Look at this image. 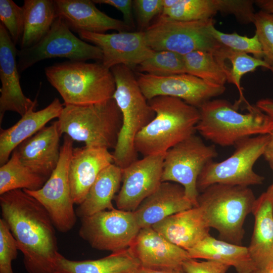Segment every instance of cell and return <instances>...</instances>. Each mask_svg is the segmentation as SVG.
I'll use <instances>...</instances> for the list:
<instances>
[{
  "mask_svg": "<svg viewBox=\"0 0 273 273\" xmlns=\"http://www.w3.org/2000/svg\"><path fill=\"white\" fill-rule=\"evenodd\" d=\"M122 169L112 163L99 174L85 199L75 210L82 218L99 212L114 209L112 200L120 187Z\"/></svg>",
  "mask_w": 273,
  "mask_h": 273,
  "instance_id": "27",
  "label": "cell"
},
{
  "mask_svg": "<svg viewBox=\"0 0 273 273\" xmlns=\"http://www.w3.org/2000/svg\"><path fill=\"white\" fill-rule=\"evenodd\" d=\"M268 142L265 147L263 156L268 162H273V131L269 134Z\"/></svg>",
  "mask_w": 273,
  "mask_h": 273,
  "instance_id": "43",
  "label": "cell"
},
{
  "mask_svg": "<svg viewBox=\"0 0 273 273\" xmlns=\"http://www.w3.org/2000/svg\"><path fill=\"white\" fill-rule=\"evenodd\" d=\"M218 58L223 63H225L226 60L231 63V67L228 69L227 82L234 84L238 89L239 99L234 104L238 109L242 102L248 103L241 86V80L245 74L254 71L258 67H263L269 69L273 74V67L263 59H257L246 53L235 52L223 47Z\"/></svg>",
  "mask_w": 273,
  "mask_h": 273,
  "instance_id": "32",
  "label": "cell"
},
{
  "mask_svg": "<svg viewBox=\"0 0 273 273\" xmlns=\"http://www.w3.org/2000/svg\"><path fill=\"white\" fill-rule=\"evenodd\" d=\"M140 72L155 76L186 73L184 56L169 51H155L138 67Z\"/></svg>",
  "mask_w": 273,
  "mask_h": 273,
  "instance_id": "34",
  "label": "cell"
},
{
  "mask_svg": "<svg viewBox=\"0 0 273 273\" xmlns=\"http://www.w3.org/2000/svg\"><path fill=\"white\" fill-rule=\"evenodd\" d=\"M217 154L214 145H206L194 134L164 154L162 181L181 185L187 198L196 207L200 194L197 188L198 177L204 166Z\"/></svg>",
  "mask_w": 273,
  "mask_h": 273,
  "instance_id": "11",
  "label": "cell"
},
{
  "mask_svg": "<svg viewBox=\"0 0 273 273\" xmlns=\"http://www.w3.org/2000/svg\"><path fill=\"white\" fill-rule=\"evenodd\" d=\"M221 11L222 0H177L160 16L178 21H198L212 19Z\"/></svg>",
  "mask_w": 273,
  "mask_h": 273,
  "instance_id": "33",
  "label": "cell"
},
{
  "mask_svg": "<svg viewBox=\"0 0 273 273\" xmlns=\"http://www.w3.org/2000/svg\"><path fill=\"white\" fill-rule=\"evenodd\" d=\"M177 0H162L163 10H167L174 6Z\"/></svg>",
  "mask_w": 273,
  "mask_h": 273,
  "instance_id": "46",
  "label": "cell"
},
{
  "mask_svg": "<svg viewBox=\"0 0 273 273\" xmlns=\"http://www.w3.org/2000/svg\"><path fill=\"white\" fill-rule=\"evenodd\" d=\"M57 17L61 18L71 30L105 33L108 30L118 32L131 30L123 22L101 11L93 1L55 0Z\"/></svg>",
  "mask_w": 273,
  "mask_h": 273,
  "instance_id": "20",
  "label": "cell"
},
{
  "mask_svg": "<svg viewBox=\"0 0 273 273\" xmlns=\"http://www.w3.org/2000/svg\"><path fill=\"white\" fill-rule=\"evenodd\" d=\"M252 213L254 225L248 250L256 270H269L273 267V199L266 192L256 199Z\"/></svg>",
  "mask_w": 273,
  "mask_h": 273,
  "instance_id": "25",
  "label": "cell"
},
{
  "mask_svg": "<svg viewBox=\"0 0 273 273\" xmlns=\"http://www.w3.org/2000/svg\"><path fill=\"white\" fill-rule=\"evenodd\" d=\"M95 4H106L112 6L121 12L123 22L130 29L134 28L131 0H93Z\"/></svg>",
  "mask_w": 273,
  "mask_h": 273,
  "instance_id": "41",
  "label": "cell"
},
{
  "mask_svg": "<svg viewBox=\"0 0 273 273\" xmlns=\"http://www.w3.org/2000/svg\"><path fill=\"white\" fill-rule=\"evenodd\" d=\"M16 241L7 224L0 219V273H14L12 261L17 257L18 250Z\"/></svg>",
  "mask_w": 273,
  "mask_h": 273,
  "instance_id": "38",
  "label": "cell"
},
{
  "mask_svg": "<svg viewBox=\"0 0 273 273\" xmlns=\"http://www.w3.org/2000/svg\"><path fill=\"white\" fill-rule=\"evenodd\" d=\"M188 252L190 258L224 263L234 267L237 273H254L257 270L248 247L217 240L211 235Z\"/></svg>",
  "mask_w": 273,
  "mask_h": 273,
  "instance_id": "26",
  "label": "cell"
},
{
  "mask_svg": "<svg viewBox=\"0 0 273 273\" xmlns=\"http://www.w3.org/2000/svg\"><path fill=\"white\" fill-rule=\"evenodd\" d=\"M270 167L273 171V162L269 163ZM267 194L273 199V183L268 188L267 190L266 191Z\"/></svg>",
  "mask_w": 273,
  "mask_h": 273,
  "instance_id": "47",
  "label": "cell"
},
{
  "mask_svg": "<svg viewBox=\"0 0 273 273\" xmlns=\"http://www.w3.org/2000/svg\"><path fill=\"white\" fill-rule=\"evenodd\" d=\"M15 44L4 26L0 23V123L5 113L12 111L23 116L32 108L36 100L32 101L23 94L17 66Z\"/></svg>",
  "mask_w": 273,
  "mask_h": 273,
  "instance_id": "17",
  "label": "cell"
},
{
  "mask_svg": "<svg viewBox=\"0 0 273 273\" xmlns=\"http://www.w3.org/2000/svg\"><path fill=\"white\" fill-rule=\"evenodd\" d=\"M254 273H270L269 270H256Z\"/></svg>",
  "mask_w": 273,
  "mask_h": 273,
  "instance_id": "48",
  "label": "cell"
},
{
  "mask_svg": "<svg viewBox=\"0 0 273 273\" xmlns=\"http://www.w3.org/2000/svg\"><path fill=\"white\" fill-rule=\"evenodd\" d=\"M213 19L183 21L160 16L144 31L149 46L155 51H169L184 56L196 51L216 54L223 47L209 32Z\"/></svg>",
  "mask_w": 273,
  "mask_h": 273,
  "instance_id": "9",
  "label": "cell"
},
{
  "mask_svg": "<svg viewBox=\"0 0 273 273\" xmlns=\"http://www.w3.org/2000/svg\"><path fill=\"white\" fill-rule=\"evenodd\" d=\"M256 198L248 187L216 184L199 194L197 206L202 210L210 228L220 240L242 245L247 215L252 212Z\"/></svg>",
  "mask_w": 273,
  "mask_h": 273,
  "instance_id": "6",
  "label": "cell"
},
{
  "mask_svg": "<svg viewBox=\"0 0 273 273\" xmlns=\"http://www.w3.org/2000/svg\"><path fill=\"white\" fill-rule=\"evenodd\" d=\"M116 89L113 98L122 114V125L113 153L114 164L124 169L138 160L134 143L137 134L154 118L131 68L118 65L112 67Z\"/></svg>",
  "mask_w": 273,
  "mask_h": 273,
  "instance_id": "4",
  "label": "cell"
},
{
  "mask_svg": "<svg viewBox=\"0 0 273 273\" xmlns=\"http://www.w3.org/2000/svg\"><path fill=\"white\" fill-rule=\"evenodd\" d=\"M112 163L113 155L108 149L85 146L73 148L69 176L74 204L79 205L82 203L100 173Z\"/></svg>",
  "mask_w": 273,
  "mask_h": 273,
  "instance_id": "21",
  "label": "cell"
},
{
  "mask_svg": "<svg viewBox=\"0 0 273 273\" xmlns=\"http://www.w3.org/2000/svg\"><path fill=\"white\" fill-rule=\"evenodd\" d=\"M64 108L60 100L55 98L46 107L37 111L32 108L13 126L1 128L0 165L5 164L10 155L23 142L31 137L51 120L58 118Z\"/></svg>",
  "mask_w": 273,
  "mask_h": 273,
  "instance_id": "24",
  "label": "cell"
},
{
  "mask_svg": "<svg viewBox=\"0 0 273 273\" xmlns=\"http://www.w3.org/2000/svg\"><path fill=\"white\" fill-rule=\"evenodd\" d=\"M270 273H273V267L269 270Z\"/></svg>",
  "mask_w": 273,
  "mask_h": 273,
  "instance_id": "49",
  "label": "cell"
},
{
  "mask_svg": "<svg viewBox=\"0 0 273 273\" xmlns=\"http://www.w3.org/2000/svg\"><path fill=\"white\" fill-rule=\"evenodd\" d=\"M256 106L273 121V100L272 99H260L257 102Z\"/></svg>",
  "mask_w": 273,
  "mask_h": 273,
  "instance_id": "42",
  "label": "cell"
},
{
  "mask_svg": "<svg viewBox=\"0 0 273 273\" xmlns=\"http://www.w3.org/2000/svg\"><path fill=\"white\" fill-rule=\"evenodd\" d=\"M148 101L155 115L137 134L134 143L136 151L144 157L164 154L197 131L198 108L168 96H158Z\"/></svg>",
  "mask_w": 273,
  "mask_h": 273,
  "instance_id": "2",
  "label": "cell"
},
{
  "mask_svg": "<svg viewBox=\"0 0 273 273\" xmlns=\"http://www.w3.org/2000/svg\"><path fill=\"white\" fill-rule=\"evenodd\" d=\"M82 40L99 48L101 62L109 69L123 65L131 69L139 66L155 53L149 46L144 31H121L98 33L87 31L77 33Z\"/></svg>",
  "mask_w": 273,
  "mask_h": 273,
  "instance_id": "15",
  "label": "cell"
},
{
  "mask_svg": "<svg viewBox=\"0 0 273 273\" xmlns=\"http://www.w3.org/2000/svg\"><path fill=\"white\" fill-rule=\"evenodd\" d=\"M0 20L13 42H21L24 30V15L22 7L12 0H0Z\"/></svg>",
  "mask_w": 273,
  "mask_h": 273,
  "instance_id": "36",
  "label": "cell"
},
{
  "mask_svg": "<svg viewBox=\"0 0 273 273\" xmlns=\"http://www.w3.org/2000/svg\"><path fill=\"white\" fill-rule=\"evenodd\" d=\"M186 73L208 83L224 86L228 80V68L214 53L196 51L184 56Z\"/></svg>",
  "mask_w": 273,
  "mask_h": 273,
  "instance_id": "31",
  "label": "cell"
},
{
  "mask_svg": "<svg viewBox=\"0 0 273 273\" xmlns=\"http://www.w3.org/2000/svg\"><path fill=\"white\" fill-rule=\"evenodd\" d=\"M47 179L24 165L14 150L9 160L0 167V195L18 189L38 190Z\"/></svg>",
  "mask_w": 273,
  "mask_h": 273,
  "instance_id": "30",
  "label": "cell"
},
{
  "mask_svg": "<svg viewBox=\"0 0 273 273\" xmlns=\"http://www.w3.org/2000/svg\"><path fill=\"white\" fill-rule=\"evenodd\" d=\"M61 135L55 121L23 142L15 150L24 165L48 179L59 161Z\"/></svg>",
  "mask_w": 273,
  "mask_h": 273,
  "instance_id": "19",
  "label": "cell"
},
{
  "mask_svg": "<svg viewBox=\"0 0 273 273\" xmlns=\"http://www.w3.org/2000/svg\"><path fill=\"white\" fill-rule=\"evenodd\" d=\"M193 207L181 185L164 181L133 212L139 227L142 229L151 227L171 215Z\"/></svg>",
  "mask_w": 273,
  "mask_h": 273,
  "instance_id": "22",
  "label": "cell"
},
{
  "mask_svg": "<svg viewBox=\"0 0 273 273\" xmlns=\"http://www.w3.org/2000/svg\"><path fill=\"white\" fill-rule=\"evenodd\" d=\"M209 32L217 42L225 48L235 52L251 54L257 59L263 58L261 46L255 33L253 36L249 37L236 32L224 33L215 27L214 22L210 25Z\"/></svg>",
  "mask_w": 273,
  "mask_h": 273,
  "instance_id": "35",
  "label": "cell"
},
{
  "mask_svg": "<svg viewBox=\"0 0 273 273\" xmlns=\"http://www.w3.org/2000/svg\"><path fill=\"white\" fill-rule=\"evenodd\" d=\"M253 23L261 46L263 59L273 67V14L260 10L255 14Z\"/></svg>",
  "mask_w": 273,
  "mask_h": 273,
  "instance_id": "37",
  "label": "cell"
},
{
  "mask_svg": "<svg viewBox=\"0 0 273 273\" xmlns=\"http://www.w3.org/2000/svg\"><path fill=\"white\" fill-rule=\"evenodd\" d=\"M133 7L141 31L149 26L151 20L163 10L162 0H134Z\"/></svg>",
  "mask_w": 273,
  "mask_h": 273,
  "instance_id": "39",
  "label": "cell"
},
{
  "mask_svg": "<svg viewBox=\"0 0 273 273\" xmlns=\"http://www.w3.org/2000/svg\"><path fill=\"white\" fill-rule=\"evenodd\" d=\"M73 141L65 135L59 162L41 189L36 191L23 190L44 207L56 230L61 233L71 230L77 219L69 176Z\"/></svg>",
  "mask_w": 273,
  "mask_h": 273,
  "instance_id": "10",
  "label": "cell"
},
{
  "mask_svg": "<svg viewBox=\"0 0 273 273\" xmlns=\"http://www.w3.org/2000/svg\"><path fill=\"white\" fill-rule=\"evenodd\" d=\"M230 266L213 260L197 261L189 258L183 264L186 273H226Z\"/></svg>",
  "mask_w": 273,
  "mask_h": 273,
  "instance_id": "40",
  "label": "cell"
},
{
  "mask_svg": "<svg viewBox=\"0 0 273 273\" xmlns=\"http://www.w3.org/2000/svg\"><path fill=\"white\" fill-rule=\"evenodd\" d=\"M140 266L156 270H181L190 258L187 251L166 240L152 227L141 229L128 247Z\"/></svg>",
  "mask_w": 273,
  "mask_h": 273,
  "instance_id": "18",
  "label": "cell"
},
{
  "mask_svg": "<svg viewBox=\"0 0 273 273\" xmlns=\"http://www.w3.org/2000/svg\"><path fill=\"white\" fill-rule=\"evenodd\" d=\"M269 135L261 134L237 143L233 154L219 162L207 163L197 180V188L202 192L211 185L218 184L248 187L261 185L264 177L254 172L253 166L263 155Z\"/></svg>",
  "mask_w": 273,
  "mask_h": 273,
  "instance_id": "8",
  "label": "cell"
},
{
  "mask_svg": "<svg viewBox=\"0 0 273 273\" xmlns=\"http://www.w3.org/2000/svg\"><path fill=\"white\" fill-rule=\"evenodd\" d=\"M248 112L240 113L224 99L211 100L200 108L196 130L206 139L222 147L235 146L253 135L268 134L273 121L256 105H247Z\"/></svg>",
  "mask_w": 273,
  "mask_h": 273,
  "instance_id": "3",
  "label": "cell"
},
{
  "mask_svg": "<svg viewBox=\"0 0 273 273\" xmlns=\"http://www.w3.org/2000/svg\"><path fill=\"white\" fill-rule=\"evenodd\" d=\"M2 218L24 255L28 273H59L56 228L44 207L24 190L0 196Z\"/></svg>",
  "mask_w": 273,
  "mask_h": 273,
  "instance_id": "1",
  "label": "cell"
},
{
  "mask_svg": "<svg viewBox=\"0 0 273 273\" xmlns=\"http://www.w3.org/2000/svg\"><path fill=\"white\" fill-rule=\"evenodd\" d=\"M81 221L79 236L92 248L112 253L128 248L141 229L133 212L115 208Z\"/></svg>",
  "mask_w": 273,
  "mask_h": 273,
  "instance_id": "13",
  "label": "cell"
},
{
  "mask_svg": "<svg viewBox=\"0 0 273 273\" xmlns=\"http://www.w3.org/2000/svg\"><path fill=\"white\" fill-rule=\"evenodd\" d=\"M140 266L128 248L95 260H72L62 255L59 261V273H133Z\"/></svg>",
  "mask_w": 273,
  "mask_h": 273,
  "instance_id": "28",
  "label": "cell"
},
{
  "mask_svg": "<svg viewBox=\"0 0 273 273\" xmlns=\"http://www.w3.org/2000/svg\"><path fill=\"white\" fill-rule=\"evenodd\" d=\"M164 154L144 157L122 169V185L114 198L118 209L133 212L157 190L162 183Z\"/></svg>",
  "mask_w": 273,
  "mask_h": 273,
  "instance_id": "16",
  "label": "cell"
},
{
  "mask_svg": "<svg viewBox=\"0 0 273 273\" xmlns=\"http://www.w3.org/2000/svg\"><path fill=\"white\" fill-rule=\"evenodd\" d=\"M254 4L261 11L273 14V0H255Z\"/></svg>",
  "mask_w": 273,
  "mask_h": 273,
  "instance_id": "44",
  "label": "cell"
},
{
  "mask_svg": "<svg viewBox=\"0 0 273 273\" xmlns=\"http://www.w3.org/2000/svg\"><path fill=\"white\" fill-rule=\"evenodd\" d=\"M57 57L70 61L101 62L102 53L98 47L76 36L63 20L57 17L47 34L34 46L18 51L17 66L21 73L36 63Z\"/></svg>",
  "mask_w": 273,
  "mask_h": 273,
  "instance_id": "12",
  "label": "cell"
},
{
  "mask_svg": "<svg viewBox=\"0 0 273 273\" xmlns=\"http://www.w3.org/2000/svg\"><path fill=\"white\" fill-rule=\"evenodd\" d=\"M24 30L20 49L31 47L49 32L58 17L52 0H25Z\"/></svg>",
  "mask_w": 273,
  "mask_h": 273,
  "instance_id": "29",
  "label": "cell"
},
{
  "mask_svg": "<svg viewBox=\"0 0 273 273\" xmlns=\"http://www.w3.org/2000/svg\"><path fill=\"white\" fill-rule=\"evenodd\" d=\"M136 79L148 101L168 96L181 99L198 109L226 89L225 86L213 84L187 73L160 76L139 72Z\"/></svg>",
  "mask_w": 273,
  "mask_h": 273,
  "instance_id": "14",
  "label": "cell"
},
{
  "mask_svg": "<svg viewBox=\"0 0 273 273\" xmlns=\"http://www.w3.org/2000/svg\"><path fill=\"white\" fill-rule=\"evenodd\" d=\"M151 227L168 241L187 251L210 235V228L199 206L171 215Z\"/></svg>",
  "mask_w": 273,
  "mask_h": 273,
  "instance_id": "23",
  "label": "cell"
},
{
  "mask_svg": "<svg viewBox=\"0 0 273 273\" xmlns=\"http://www.w3.org/2000/svg\"><path fill=\"white\" fill-rule=\"evenodd\" d=\"M64 106L57 120L61 134L83 142L87 147L115 148L122 114L113 98L95 104Z\"/></svg>",
  "mask_w": 273,
  "mask_h": 273,
  "instance_id": "7",
  "label": "cell"
},
{
  "mask_svg": "<svg viewBox=\"0 0 273 273\" xmlns=\"http://www.w3.org/2000/svg\"><path fill=\"white\" fill-rule=\"evenodd\" d=\"M133 273H186L184 269L171 270V271H163V270H156L146 268L142 266H140L136 270H135Z\"/></svg>",
  "mask_w": 273,
  "mask_h": 273,
  "instance_id": "45",
  "label": "cell"
},
{
  "mask_svg": "<svg viewBox=\"0 0 273 273\" xmlns=\"http://www.w3.org/2000/svg\"><path fill=\"white\" fill-rule=\"evenodd\" d=\"M50 83L64 105H88L113 98L116 83L111 69L101 62L67 61L45 68Z\"/></svg>",
  "mask_w": 273,
  "mask_h": 273,
  "instance_id": "5",
  "label": "cell"
}]
</instances>
